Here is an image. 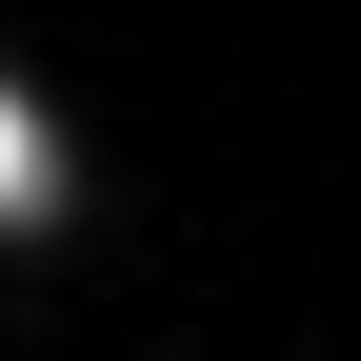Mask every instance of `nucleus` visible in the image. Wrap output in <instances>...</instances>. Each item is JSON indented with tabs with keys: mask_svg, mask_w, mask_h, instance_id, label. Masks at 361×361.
Instances as JSON below:
<instances>
[{
	"mask_svg": "<svg viewBox=\"0 0 361 361\" xmlns=\"http://www.w3.org/2000/svg\"><path fill=\"white\" fill-rule=\"evenodd\" d=\"M20 201H40V121L0 101V221H20Z\"/></svg>",
	"mask_w": 361,
	"mask_h": 361,
	"instance_id": "nucleus-1",
	"label": "nucleus"
}]
</instances>
